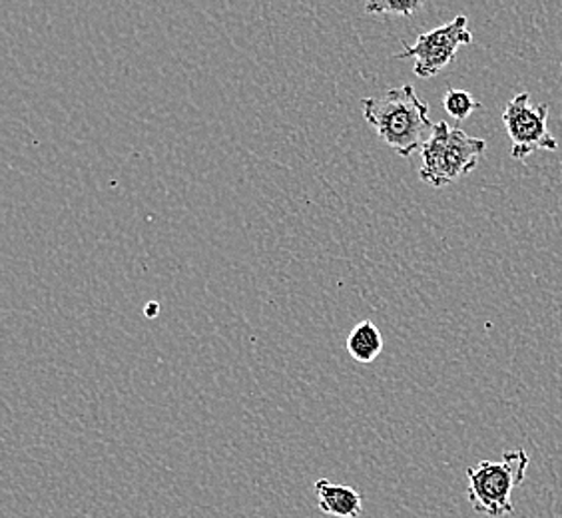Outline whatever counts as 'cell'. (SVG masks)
Instances as JSON below:
<instances>
[{"mask_svg":"<svg viewBox=\"0 0 562 518\" xmlns=\"http://www.w3.org/2000/svg\"><path fill=\"white\" fill-rule=\"evenodd\" d=\"M549 106L547 104H532L529 92H520L508 100L503 122L507 128L508 138L513 144V158L525 162V158L539 150H557L559 144L552 138L547 128Z\"/></svg>","mask_w":562,"mask_h":518,"instance_id":"obj_5","label":"cell"},{"mask_svg":"<svg viewBox=\"0 0 562 518\" xmlns=\"http://www.w3.org/2000/svg\"><path fill=\"white\" fill-rule=\"evenodd\" d=\"M347 353L356 359L357 363L369 365L373 363L383 351V335L373 322L357 324L351 334L347 335Z\"/></svg>","mask_w":562,"mask_h":518,"instance_id":"obj_7","label":"cell"},{"mask_svg":"<svg viewBox=\"0 0 562 518\" xmlns=\"http://www.w3.org/2000/svg\"><path fill=\"white\" fill-rule=\"evenodd\" d=\"M443 106L454 120H467L476 109H481V102H476L465 90H447L443 98Z\"/></svg>","mask_w":562,"mask_h":518,"instance_id":"obj_8","label":"cell"},{"mask_svg":"<svg viewBox=\"0 0 562 518\" xmlns=\"http://www.w3.org/2000/svg\"><path fill=\"white\" fill-rule=\"evenodd\" d=\"M485 150L487 142L473 138L447 122H437L431 138L422 148L419 178L432 188L453 184L475 170Z\"/></svg>","mask_w":562,"mask_h":518,"instance_id":"obj_2","label":"cell"},{"mask_svg":"<svg viewBox=\"0 0 562 518\" xmlns=\"http://www.w3.org/2000/svg\"><path fill=\"white\" fill-rule=\"evenodd\" d=\"M363 119L375 128L383 144L397 151L401 158H409L413 151H422L431 138L432 124L429 106L417 97L412 85L393 88L387 94L361 100Z\"/></svg>","mask_w":562,"mask_h":518,"instance_id":"obj_1","label":"cell"},{"mask_svg":"<svg viewBox=\"0 0 562 518\" xmlns=\"http://www.w3.org/2000/svg\"><path fill=\"white\" fill-rule=\"evenodd\" d=\"M471 43L473 34L469 33V19L465 14H459L439 29L419 34L415 44H405L397 58H415V75L432 78L453 63L461 46Z\"/></svg>","mask_w":562,"mask_h":518,"instance_id":"obj_4","label":"cell"},{"mask_svg":"<svg viewBox=\"0 0 562 518\" xmlns=\"http://www.w3.org/2000/svg\"><path fill=\"white\" fill-rule=\"evenodd\" d=\"M529 454L522 449L507 451L503 461H481L467 469V498L476 513L501 518L513 513V493L525 481Z\"/></svg>","mask_w":562,"mask_h":518,"instance_id":"obj_3","label":"cell"},{"mask_svg":"<svg viewBox=\"0 0 562 518\" xmlns=\"http://www.w3.org/2000/svg\"><path fill=\"white\" fill-rule=\"evenodd\" d=\"M423 0H373L366 4V12L379 16V14H400V16H412L413 12L419 11Z\"/></svg>","mask_w":562,"mask_h":518,"instance_id":"obj_9","label":"cell"},{"mask_svg":"<svg viewBox=\"0 0 562 518\" xmlns=\"http://www.w3.org/2000/svg\"><path fill=\"white\" fill-rule=\"evenodd\" d=\"M314 493L317 507L327 517L359 518L363 513V497L351 486L336 485L327 478H319L315 481Z\"/></svg>","mask_w":562,"mask_h":518,"instance_id":"obj_6","label":"cell"},{"mask_svg":"<svg viewBox=\"0 0 562 518\" xmlns=\"http://www.w3.org/2000/svg\"><path fill=\"white\" fill-rule=\"evenodd\" d=\"M146 314L150 315H154L156 314V305H151V307H148V309H146Z\"/></svg>","mask_w":562,"mask_h":518,"instance_id":"obj_10","label":"cell"}]
</instances>
